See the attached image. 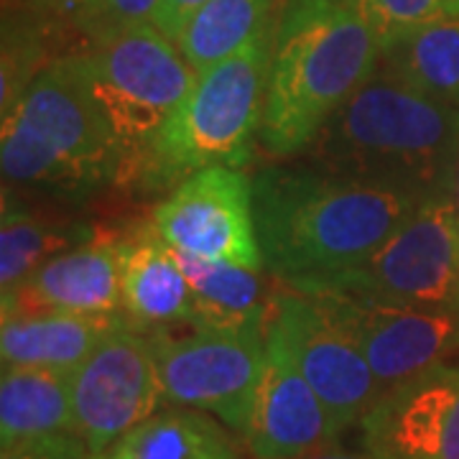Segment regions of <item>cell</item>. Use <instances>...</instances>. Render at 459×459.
Here are the masks:
<instances>
[{
    "instance_id": "cell-10",
    "label": "cell",
    "mask_w": 459,
    "mask_h": 459,
    "mask_svg": "<svg viewBox=\"0 0 459 459\" xmlns=\"http://www.w3.org/2000/svg\"><path fill=\"white\" fill-rule=\"evenodd\" d=\"M166 403L148 332H113L72 373V431L90 455L105 452Z\"/></svg>"
},
{
    "instance_id": "cell-22",
    "label": "cell",
    "mask_w": 459,
    "mask_h": 459,
    "mask_svg": "<svg viewBox=\"0 0 459 459\" xmlns=\"http://www.w3.org/2000/svg\"><path fill=\"white\" fill-rule=\"evenodd\" d=\"M377 69L459 108V18L429 23L380 47Z\"/></svg>"
},
{
    "instance_id": "cell-1",
    "label": "cell",
    "mask_w": 459,
    "mask_h": 459,
    "mask_svg": "<svg viewBox=\"0 0 459 459\" xmlns=\"http://www.w3.org/2000/svg\"><path fill=\"white\" fill-rule=\"evenodd\" d=\"M419 204V199L334 177L312 164L265 166L253 179L263 263L291 289L365 263Z\"/></svg>"
},
{
    "instance_id": "cell-11",
    "label": "cell",
    "mask_w": 459,
    "mask_h": 459,
    "mask_svg": "<svg viewBox=\"0 0 459 459\" xmlns=\"http://www.w3.org/2000/svg\"><path fill=\"white\" fill-rule=\"evenodd\" d=\"M153 228L181 253L261 271L253 179L232 166H210L184 179L156 207Z\"/></svg>"
},
{
    "instance_id": "cell-25",
    "label": "cell",
    "mask_w": 459,
    "mask_h": 459,
    "mask_svg": "<svg viewBox=\"0 0 459 459\" xmlns=\"http://www.w3.org/2000/svg\"><path fill=\"white\" fill-rule=\"evenodd\" d=\"M49 62H44L41 36L31 26H8L3 31V74H0V110L8 113L18 98L29 90V84L39 77V72Z\"/></svg>"
},
{
    "instance_id": "cell-28",
    "label": "cell",
    "mask_w": 459,
    "mask_h": 459,
    "mask_svg": "<svg viewBox=\"0 0 459 459\" xmlns=\"http://www.w3.org/2000/svg\"><path fill=\"white\" fill-rule=\"evenodd\" d=\"M204 3L207 0H161V5L153 16V26H159L169 39L177 41L186 21L195 16Z\"/></svg>"
},
{
    "instance_id": "cell-16",
    "label": "cell",
    "mask_w": 459,
    "mask_h": 459,
    "mask_svg": "<svg viewBox=\"0 0 459 459\" xmlns=\"http://www.w3.org/2000/svg\"><path fill=\"white\" fill-rule=\"evenodd\" d=\"M123 314L141 332L192 325V289L174 247L156 228L133 230L120 240Z\"/></svg>"
},
{
    "instance_id": "cell-23",
    "label": "cell",
    "mask_w": 459,
    "mask_h": 459,
    "mask_svg": "<svg viewBox=\"0 0 459 459\" xmlns=\"http://www.w3.org/2000/svg\"><path fill=\"white\" fill-rule=\"evenodd\" d=\"M273 0H207L181 29L177 47L197 74L238 54L273 26Z\"/></svg>"
},
{
    "instance_id": "cell-15",
    "label": "cell",
    "mask_w": 459,
    "mask_h": 459,
    "mask_svg": "<svg viewBox=\"0 0 459 459\" xmlns=\"http://www.w3.org/2000/svg\"><path fill=\"white\" fill-rule=\"evenodd\" d=\"M36 312L120 314V240L87 243L59 253L3 294V316Z\"/></svg>"
},
{
    "instance_id": "cell-21",
    "label": "cell",
    "mask_w": 459,
    "mask_h": 459,
    "mask_svg": "<svg viewBox=\"0 0 459 459\" xmlns=\"http://www.w3.org/2000/svg\"><path fill=\"white\" fill-rule=\"evenodd\" d=\"M72 431V373L51 368H3L0 444Z\"/></svg>"
},
{
    "instance_id": "cell-17",
    "label": "cell",
    "mask_w": 459,
    "mask_h": 459,
    "mask_svg": "<svg viewBox=\"0 0 459 459\" xmlns=\"http://www.w3.org/2000/svg\"><path fill=\"white\" fill-rule=\"evenodd\" d=\"M126 314L36 312L3 316V368H51L74 373L113 332L128 327Z\"/></svg>"
},
{
    "instance_id": "cell-3",
    "label": "cell",
    "mask_w": 459,
    "mask_h": 459,
    "mask_svg": "<svg viewBox=\"0 0 459 459\" xmlns=\"http://www.w3.org/2000/svg\"><path fill=\"white\" fill-rule=\"evenodd\" d=\"M377 65V39L342 0H281L258 131L263 151L279 161L301 156Z\"/></svg>"
},
{
    "instance_id": "cell-6",
    "label": "cell",
    "mask_w": 459,
    "mask_h": 459,
    "mask_svg": "<svg viewBox=\"0 0 459 459\" xmlns=\"http://www.w3.org/2000/svg\"><path fill=\"white\" fill-rule=\"evenodd\" d=\"M77 54L123 156L120 184H131L148 143L189 98L199 74L153 23L95 39Z\"/></svg>"
},
{
    "instance_id": "cell-27",
    "label": "cell",
    "mask_w": 459,
    "mask_h": 459,
    "mask_svg": "<svg viewBox=\"0 0 459 459\" xmlns=\"http://www.w3.org/2000/svg\"><path fill=\"white\" fill-rule=\"evenodd\" d=\"M0 459H90V449L74 431H62L5 446Z\"/></svg>"
},
{
    "instance_id": "cell-30",
    "label": "cell",
    "mask_w": 459,
    "mask_h": 459,
    "mask_svg": "<svg viewBox=\"0 0 459 459\" xmlns=\"http://www.w3.org/2000/svg\"><path fill=\"white\" fill-rule=\"evenodd\" d=\"M452 199H455V204H457V210H459V164H457V174H455V189H452Z\"/></svg>"
},
{
    "instance_id": "cell-19",
    "label": "cell",
    "mask_w": 459,
    "mask_h": 459,
    "mask_svg": "<svg viewBox=\"0 0 459 459\" xmlns=\"http://www.w3.org/2000/svg\"><path fill=\"white\" fill-rule=\"evenodd\" d=\"M95 225L33 212L11 189L3 195V228H0V289L13 291L36 268L72 247L95 243Z\"/></svg>"
},
{
    "instance_id": "cell-8",
    "label": "cell",
    "mask_w": 459,
    "mask_h": 459,
    "mask_svg": "<svg viewBox=\"0 0 459 459\" xmlns=\"http://www.w3.org/2000/svg\"><path fill=\"white\" fill-rule=\"evenodd\" d=\"M166 403L204 411L243 434L265 368V329L169 337L148 332Z\"/></svg>"
},
{
    "instance_id": "cell-18",
    "label": "cell",
    "mask_w": 459,
    "mask_h": 459,
    "mask_svg": "<svg viewBox=\"0 0 459 459\" xmlns=\"http://www.w3.org/2000/svg\"><path fill=\"white\" fill-rule=\"evenodd\" d=\"M192 289V327L207 332H246L268 327L273 296H265L261 271L207 261L174 250Z\"/></svg>"
},
{
    "instance_id": "cell-9",
    "label": "cell",
    "mask_w": 459,
    "mask_h": 459,
    "mask_svg": "<svg viewBox=\"0 0 459 459\" xmlns=\"http://www.w3.org/2000/svg\"><path fill=\"white\" fill-rule=\"evenodd\" d=\"M265 332L279 340L283 352L322 398L340 434L360 424L385 391L355 337L314 296L281 283L271 301Z\"/></svg>"
},
{
    "instance_id": "cell-4",
    "label": "cell",
    "mask_w": 459,
    "mask_h": 459,
    "mask_svg": "<svg viewBox=\"0 0 459 459\" xmlns=\"http://www.w3.org/2000/svg\"><path fill=\"white\" fill-rule=\"evenodd\" d=\"M3 181L69 202L120 184L123 156L80 54L51 59L3 115Z\"/></svg>"
},
{
    "instance_id": "cell-24",
    "label": "cell",
    "mask_w": 459,
    "mask_h": 459,
    "mask_svg": "<svg viewBox=\"0 0 459 459\" xmlns=\"http://www.w3.org/2000/svg\"><path fill=\"white\" fill-rule=\"evenodd\" d=\"M342 3L365 21V26L373 31L380 47L413 29L459 18V0H342Z\"/></svg>"
},
{
    "instance_id": "cell-5",
    "label": "cell",
    "mask_w": 459,
    "mask_h": 459,
    "mask_svg": "<svg viewBox=\"0 0 459 459\" xmlns=\"http://www.w3.org/2000/svg\"><path fill=\"white\" fill-rule=\"evenodd\" d=\"M273 26L199 74L195 90L153 135L133 171L143 192H166L210 166L240 169L261 131Z\"/></svg>"
},
{
    "instance_id": "cell-26",
    "label": "cell",
    "mask_w": 459,
    "mask_h": 459,
    "mask_svg": "<svg viewBox=\"0 0 459 459\" xmlns=\"http://www.w3.org/2000/svg\"><path fill=\"white\" fill-rule=\"evenodd\" d=\"M161 0H65V11L80 31L95 41L141 23H153Z\"/></svg>"
},
{
    "instance_id": "cell-14",
    "label": "cell",
    "mask_w": 459,
    "mask_h": 459,
    "mask_svg": "<svg viewBox=\"0 0 459 459\" xmlns=\"http://www.w3.org/2000/svg\"><path fill=\"white\" fill-rule=\"evenodd\" d=\"M265 344V368L243 442L255 459H301L325 449L340 437L327 406L268 332Z\"/></svg>"
},
{
    "instance_id": "cell-12",
    "label": "cell",
    "mask_w": 459,
    "mask_h": 459,
    "mask_svg": "<svg viewBox=\"0 0 459 459\" xmlns=\"http://www.w3.org/2000/svg\"><path fill=\"white\" fill-rule=\"evenodd\" d=\"M314 299L355 337L383 388L424 373L459 350V309L452 307H398L332 294Z\"/></svg>"
},
{
    "instance_id": "cell-13",
    "label": "cell",
    "mask_w": 459,
    "mask_h": 459,
    "mask_svg": "<svg viewBox=\"0 0 459 459\" xmlns=\"http://www.w3.org/2000/svg\"><path fill=\"white\" fill-rule=\"evenodd\" d=\"M373 459H459V365H434L385 388L360 419Z\"/></svg>"
},
{
    "instance_id": "cell-2",
    "label": "cell",
    "mask_w": 459,
    "mask_h": 459,
    "mask_svg": "<svg viewBox=\"0 0 459 459\" xmlns=\"http://www.w3.org/2000/svg\"><path fill=\"white\" fill-rule=\"evenodd\" d=\"M334 177L427 202L452 197L459 108L377 69L301 153Z\"/></svg>"
},
{
    "instance_id": "cell-29",
    "label": "cell",
    "mask_w": 459,
    "mask_h": 459,
    "mask_svg": "<svg viewBox=\"0 0 459 459\" xmlns=\"http://www.w3.org/2000/svg\"><path fill=\"white\" fill-rule=\"evenodd\" d=\"M301 459H373L368 457L365 452L362 455H355V452H342V449H332V446H325V449H316L312 455H307V457Z\"/></svg>"
},
{
    "instance_id": "cell-7",
    "label": "cell",
    "mask_w": 459,
    "mask_h": 459,
    "mask_svg": "<svg viewBox=\"0 0 459 459\" xmlns=\"http://www.w3.org/2000/svg\"><path fill=\"white\" fill-rule=\"evenodd\" d=\"M296 291L459 309V210L455 199L421 202L368 261Z\"/></svg>"
},
{
    "instance_id": "cell-20",
    "label": "cell",
    "mask_w": 459,
    "mask_h": 459,
    "mask_svg": "<svg viewBox=\"0 0 459 459\" xmlns=\"http://www.w3.org/2000/svg\"><path fill=\"white\" fill-rule=\"evenodd\" d=\"M90 459H246L222 424L204 411L171 409L143 424Z\"/></svg>"
}]
</instances>
